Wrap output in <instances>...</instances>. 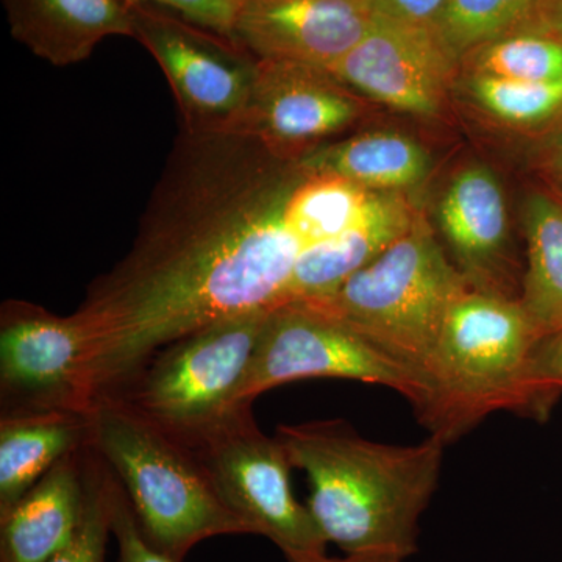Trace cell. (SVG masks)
I'll return each instance as SVG.
<instances>
[{"instance_id": "6da1fadb", "label": "cell", "mask_w": 562, "mask_h": 562, "mask_svg": "<svg viewBox=\"0 0 562 562\" xmlns=\"http://www.w3.org/2000/svg\"><path fill=\"white\" fill-rule=\"evenodd\" d=\"M305 177L254 136L180 128L131 250L74 313L90 408L181 336L283 305L303 250L288 205Z\"/></svg>"}, {"instance_id": "7a4b0ae2", "label": "cell", "mask_w": 562, "mask_h": 562, "mask_svg": "<svg viewBox=\"0 0 562 562\" xmlns=\"http://www.w3.org/2000/svg\"><path fill=\"white\" fill-rule=\"evenodd\" d=\"M292 468L306 473L308 506L328 543L346 554L417 552L422 514L430 505L447 443L430 436L417 446L361 438L344 420L280 425Z\"/></svg>"}, {"instance_id": "3957f363", "label": "cell", "mask_w": 562, "mask_h": 562, "mask_svg": "<svg viewBox=\"0 0 562 562\" xmlns=\"http://www.w3.org/2000/svg\"><path fill=\"white\" fill-rule=\"evenodd\" d=\"M541 339L519 299L464 292L422 369L427 395L416 414L424 427L450 443L497 412L541 420L532 382Z\"/></svg>"}, {"instance_id": "277c9868", "label": "cell", "mask_w": 562, "mask_h": 562, "mask_svg": "<svg viewBox=\"0 0 562 562\" xmlns=\"http://www.w3.org/2000/svg\"><path fill=\"white\" fill-rule=\"evenodd\" d=\"M91 446L131 502L151 547L183 562L199 543L225 535H250L222 503L190 447L105 395L90 409Z\"/></svg>"}, {"instance_id": "5b68a950", "label": "cell", "mask_w": 562, "mask_h": 562, "mask_svg": "<svg viewBox=\"0 0 562 562\" xmlns=\"http://www.w3.org/2000/svg\"><path fill=\"white\" fill-rule=\"evenodd\" d=\"M469 290L471 284L419 213L402 238L333 294L299 302L342 321L422 376L447 314Z\"/></svg>"}, {"instance_id": "8992f818", "label": "cell", "mask_w": 562, "mask_h": 562, "mask_svg": "<svg viewBox=\"0 0 562 562\" xmlns=\"http://www.w3.org/2000/svg\"><path fill=\"white\" fill-rule=\"evenodd\" d=\"M269 312L225 317L169 342L114 397L188 446L235 408Z\"/></svg>"}, {"instance_id": "52a82bcc", "label": "cell", "mask_w": 562, "mask_h": 562, "mask_svg": "<svg viewBox=\"0 0 562 562\" xmlns=\"http://www.w3.org/2000/svg\"><path fill=\"white\" fill-rule=\"evenodd\" d=\"M310 379H342L397 391L414 406L425 401L420 373L308 302L269 312L233 405H254L262 392Z\"/></svg>"}, {"instance_id": "ba28073f", "label": "cell", "mask_w": 562, "mask_h": 562, "mask_svg": "<svg viewBox=\"0 0 562 562\" xmlns=\"http://www.w3.org/2000/svg\"><path fill=\"white\" fill-rule=\"evenodd\" d=\"M188 447L250 535L265 536L284 557L327 553L328 542L308 506L292 492V464L283 443L261 431L251 405H236Z\"/></svg>"}, {"instance_id": "9c48e42d", "label": "cell", "mask_w": 562, "mask_h": 562, "mask_svg": "<svg viewBox=\"0 0 562 562\" xmlns=\"http://www.w3.org/2000/svg\"><path fill=\"white\" fill-rule=\"evenodd\" d=\"M133 38L165 72L176 95L181 131H238L249 109L260 58L233 36L195 24L171 10L131 5Z\"/></svg>"}, {"instance_id": "30bf717a", "label": "cell", "mask_w": 562, "mask_h": 562, "mask_svg": "<svg viewBox=\"0 0 562 562\" xmlns=\"http://www.w3.org/2000/svg\"><path fill=\"white\" fill-rule=\"evenodd\" d=\"M87 342L76 314L10 299L0 308V414L90 413Z\"/></svg>"}, {"instance_id": "8fae6325", "label": "cell", "mask_w": 562, "mask_h": 562, "mask_svg": "<svg viewBox=\"0 0 562 562\" xmlns=\"http://www.w3.org/2000/svg\"><path fill=\"white\" fill-rule=\"evenodd\" d=\"M360 101L328 70L299 63L260 60L249 109L235 133L260 139L269 150L299 161L322 140L351 127Z\"/></svg>"}, {"instance_id": "7c38bea8", "label": "cell", "mask_w": 562, "mask_h": 562, "mask_svg": "<svg viewBox=\"0 0 562 562\" xmlns=\"http://www.w3.org/2000/svg\"><path fill=\"white\" fill-rule=\"evenodd\" d=\"M458 66L435 31L376 11L364 38L330 74L390 109L432 117L442 109Z\"/></svg>"}, {"instance_id": "4fadbf2b", "label": "cell", "mask_w": 562, "mask_h": 562, "mask_svg": "<svg viewBox=\"0 0 562 562\" xmlns=\"http://www.w3.org/2000/svg\"><path fill=\"white\" fill-rule=\"evenodd\" d=\"M372 0H243L235 38L260 60L330 70L372 27Z\"/></svg>"}, {"instance_id": "5bb4252c", "label": "cell", "mask_w": 562, "mask_h": 562, "mask_svg": "<svg viewBox=\"0 0 562 562\" xmlns=\"http://www.w3.org/2000/svg\"><path fill=\"white\" fill-rule=\"evenodd\" d=\"M438 222L454 266L472 290L519 299L514 294L505 194L490 168L472 165L453 177L439 203Z\"/></svg>"}, {"instance_id": "9a60e30c", "label": "cell", "mask_w": 562, "mask_h": 562, "mask_svg": "<svg viewBox=\"0 0 562 562\" xmlns=\"http://www.w3.org/2000/svg\"><path fill=\"white\" fill-rule=\"evenodd\" d=\"M417 214L403 192H376L346 231L302 250L283 303L319 301L333 294L402 238Z\"/></svg>"}, {"instance_id": "2e32d148", "label": "cell", "mask_w": 562, "mask_h": 562, "mask_svg": "<svg viewBox=\"0 0 562 562\" xmlns=\"http://www.w3.org/2000/svg\"><path fill=\"white\" fill-rule=\"evenodd\" d=\"M87 447L58 461L0 516V562H49L72 541L83 517Z\"/></svg>"}, {"instance_id": "e0dca14e", "label": "cell", "mask_w": 562, "mask_h": 562, "mask_svg": "<svg viewBox=\"0 0 562 562\" xmlns=\"http://www.w3.org/2000/svg\"><path fill=\"white\" fill-rule=\"evenodd\" d=\"M13 38L50 65H77L109 36H132L125 0H2Z\"/></svg>"}, {"instance_id": "ac0fdd59", "label": "cell", "mask_w": 562, "mask_h": 562, "mask_svg": "<svg viewBox=\"0 0 562 562\" xmlns=\"http://www.w3.org/2000/svg\"><path fill=\"white\" fill-rule=\"evenodd\" d=\"M90 413L0 414V516L81 447L90 443Z\"/></svg>"}, {"instance_id": "d6986e66", "label": "cell", "mask_w": 562, "mask_h": 562, "mask_svg": "<svg viewBox=\"0 0 562 562\" xmlns=\"http://www.w3.org/2000/svg\"><path fill=\"white\" fill-rule=\"evenodd\" d=\"M297 162L306 173L342 177L375 192L417 187L431 168L428 151L397 132L358 133L324 144Z\"/></svg>"}, {"instance_id": "ffe728a7", "label": "cell", "mask_w": 562, "mask_h": 562, "mask_svg": "<svg viewBox=\"0 0 562 562\" xmlns=\"http://www.w3.org/2000/svg\"><path fill=\"white\" fill-rule=\"evenodd\" d=\"M527 266L519 302L539 335L562 330V202L535 192L525 202Z\"/></svg>"}, {"instance_id": "44dd1931", "label": "cell", "mask_w": 562, "mask_h": 562, "mask_svg": "<svg viewBox=\"0 0 562 562\" xmlns=\"http://www.w3.org/2000/svg\"><path fill=\"white\" fill-rule=\"evenodd\" d=\"M375 194L342 177L306 173L292 192L288 224L306 249L346 231L364 213Z\"/></svg>"}, {"instance_id": "7402d4cb", "label": "cell", "mask_w": 562, "mask_h": 562, "mask_svg": "<svg viewBox=\"0 0 562 562\" xmlns=\"http://www.w3.org/2000/svg\"><path fill=\"white\" fill-rule=\"evenodd\" d=\"M543 0H449L436 35L461 65L471 52L513 33L530 32Z\"/></svg>"}, {"instance_id": "603a6c76", "label": "cell", "mask_w": 562, "mask_h": 562, "mask_svg": "<svg viewBox=\"0 0 562 562\" xmlns=\"http://www.w3.org/2000/svg\"><path fill=\"white\" fill-rule=\"evenodd\" d=\"M469 76L522 81L562 80V43L539 32L503 36L471 52L462 60Z\"/></svg>"}, {"instance_id": "cb8c5ba5", "label": "cell", "mask_w": 562, "mask_h": 562, "mask_svg": "<svg viewBox=\"0 0 562 562\" xmlns=\"http://www.w3.org/2000/svg\"><path fill=\"white\" fill-rule=\"evenodd\" d=\"M473 101L495 120L516 127H532L562 111V80L522 81L469 76Z\"/></svg>"}, {"instance_id": "d4e9b609", "label": "cell", "mask_w": 562, "mask_h": 562, "mask_svg": "<svg viewBox=\"0 0 562 562\" xmlns=\"http://www.w3.org/2000/svg\"><path fill=\"white\" fill-rule=\"evenodd\" d=\"M111 471L91 442L85 453V509L72 541L49 562H105L111 532Z\"/></svg>"}, {"instance_id": "484cf974", "label": "cell", "mask_w": 562, "mask_h": 562, "mask_svg": "<svg viewBox=\"0 0 562 562\" xmlns=\"http://www.w3.org/2000/svg\"><path fill=\"white\" fill-rule=\"evenodd\" d=\"M111 532L120 549V562H173L171 558L150 546L140 531L138 520L127 495L111 472L110 486Z\"/></svg>"}, {"instance_id": "4316f807", "label": "cell", "mask_w": 562, "mask_h": 562, "mask_svg": "<svg viewBox=\"0 0 562 562\" xmlns=\"http://www.w3.org/2000/svg\"><path fill=\"white\" fill-rule=\"evenodd\" d=\"M532 382L538 397L539 419L546 420L562 397V330L543 336L536 347Z\"/></svg>"}, {"instance_id": "83f0119b", "label": "cell", "mask_w": 562, "mask_h": 562, "mask_svg": "<svg viewBox=\"0 0 562 562\" xmlns=\"http://www.w3.org/2000/svg\"><path fill=\"white\" fill-rule=\"evenodd\" d=\"M125 2L127 5L150 3V5L171 10L195 24L233 38H235L236 16L241 5L239 0H125Z\"/></svg>"}, {"instance_id": "f1b7e54d", "label": "cell", "mask_w": 562, "mask_h": 562, "mask_svg": "<svg viewBox=\"0 0 562 562\" xmlns=\"http://www.w3.org/2000/svg\"><path fill=\"white\" fill-rule=\"evenodd\" d=\"M449 0H372L373 9L392 20L436 32Z\"/></svg>"}, {"instance_id": "f546056e", "label": "cell", "mask_w": 562, "mask_h": 562, "mask_svg": "<svg viewBox=\"0 0 562 562\" xmlns=\"http://www.w3.org/2000/svg\"><path fill=\"white\" fill-rule=\"evenodd\" d=\"M530 32L546 33L562 43V0H543Z\"/></svg>"}, {"instance_id": "4dcf8cb0", "label": "cell", "mask_w": 562, "mask_h": 562, "mask_svg": "<svg viewBox=\"0 0 562 562\" xmlns=\"http://www.w3.org/2000/svg\"><path fill=\"white\" fill-rule=\"evenodd\" d=\"M288 562H403L390 554H346V558H328L327 553H303L286 557Z\"/></svg>"}, {"instance_id": "1f68e13d", "label": "cell", "mask_w": 562, "mask_h": 562, "mask_svg": "<svg viewBox=\"0 0 562 562\" xmlns=\"http://www.w3.org/2000/svg\"><path fill=\"white\" fill-rule=\"evenodd\" d=\"M239 2H243V0H239Z\"/></svg>"}]
</instances>
